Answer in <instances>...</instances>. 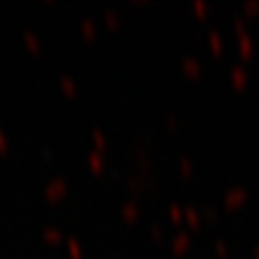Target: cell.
Returning a JSON list of instances; mask_svg holds the SVG:
<instances>
[]
</instances>
